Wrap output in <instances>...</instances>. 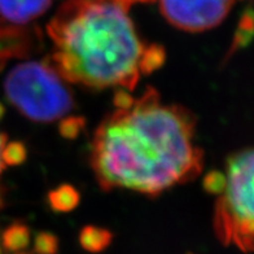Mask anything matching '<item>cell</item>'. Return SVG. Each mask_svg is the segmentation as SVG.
<instances>
[{"instance_id":"1","label":"cell","mask_w":254,"mask_h":254,"mask_svg":"<svg viewBox=\"0 0 254 254\" xmlns=\"http://www.w3.org/2000/svg\"><path fill=\"white\" fill-rule=\"evenodd\" d=\"M193 137V116L161 104L157 91L148 87L128 109L103 121L92 140L91 165L103 190L156 196L201 173L204 154Z\"/></svg>"},{"instance_id":"2","label":"cell","mask_w":254,"mask_h":254,"mask_svg":"<svg viewBox=\"0 0 254 254\" xmlns=\"http://www.w3.org/2000/svg\"><path fill=\"white\" fill-rule=\"evenodd\" d=\"M127 12L111 0L65 1L47 27L54 42L48 63L71 83L134 90L144 44Z\"/></svg>"},{"instance_id":"3","label":"cell","mask_w":254,"mask_h":254,"mask_svg":"<svg viewBox=\"0 0 254 254\" xmlns=\"http://www.w3.org/2000/svg\"><path fill=\"white\" fill-rule=\"evenodd\" d=\"M226 184L215 204L214 230L224 245L254 253V149L230 156Z\"/></svg>"},{"instance_id":"4","label":"cell","mask_w":254,"mask_h":254,"mask_svg":"<svg viewBox=\"0 0 254 254\" xmlns=\"http://www.w3.org/2000/svg\"><path fill=\"white\" fill-rule=\"evenodd\" d=\"M4 90L21 113L38 122H51L73 109L70 91L48 60L14 66L5 78Z\"/></svg>"},{"instance_id":"5","label":"cell","mask_w":254,"mask_h":254,"mask_svg":"<svg viewBox=\"0 0 254 254\" xmlns=\"http://www.w3.org/2000/svg\"><path fill=\"white\" fill-rule=\"evenodd\" d=\"M235 0H160L161 12L173 26L200 33L218 26Z\"/></svg>"},{"instance_id":"6","label":"cell","mask_w":254,"mask_h":254,"mask_svg":"<svg viewBox=\"0 0 254 254\" xmlns=\"http://www.w3.org/2000/svg\"><path fill=\"white\" fill-rule=\"evenodd\" d=\"M52 0H0V16L9 24L24 25L50 8Z\"/></svg>"},{"instance_id":"7","label":"cell","mask_w":254,"mask_h":254,"mask_svg":"<svg viewBox=\"0 0 254 254\" xmlns=\"http://www.w3.org/2000/svg\"><path fill=\"white\" fill-rule=\"evenodd\" d=\"M112 239L113 235L109 230L96 226H86L80 231L79 244L86 252L100 253L111 245Z\"/></svg>"},{"instance_id":"8","label":"cell","mask_w":254,"mask_h":254,"mask_svg":"<svg viewBox=\"0 0 254 254\" xmlns=\"http://www.w3.org/2000/svg\"><path fill=\"white\" fill-rule=\"evenodd\" d=\"M48 202L55 211L66 213L75 209L79 204V193L73 186L63 184L56 190H51L48 194Z\"/></svg>"},{"instance_id":"9","label":"cell","mask_w":254,"mask_h":254,"mask_svg":"<svg viewBox=\"0 0 254 254\" xmlns=\"http://www.w3.org/2000/svg\"><path fill=\"white\" fill-rule=\"evenodd\" d=\"M30 244V231L22 223H13L4 231L3 245L10 252H21Z\"/></svg>"},{"instance_id":"10","label":"cell","mask_w":254,"mask_h":254,"mask_svg":"<svg viewBox=\"0 0 254 254\" xmlns=\"http://www.w3.org/2000/svg\"><path fill=\"white\" fill-rule=\"evenodd\" d=\"M165 59H166V54L162 46L151 44L148 47H144L140 61H139V71L144 75L153 73L154 70H157L164 65Z\"/></svg>"},{"instance_id":"11","label":"cell","mask_w":254,"mask_h":254,"mask_svg":"<svg viewBox=\"0 0 254 254\" xmlns=\"http://www.w3.org/2000/svg\"><path fill=\"white\" fill-rule=\"evenodd\" d=\"M254 34V10L249 9L245 10L240 20L238 33L235 35L234 47L238 48L239 46L247 44Z\"/></svg>"},{"instance_id":"12","label":"cell","mask_w":254,"mask_h":254,"mask_svg":"<svg viewBox=\"0 0 254 254\" xmlns=\"http://www.w3.org/2000/svg\"><path fill=\"white\" fill-rule=\"evenodd\" d=\"M27 151L26 147L21 141H12V143L5 144V147L1 153L4 165H9V166H17L21 165L26 160Z\"/></svg>"},{"instance_id":"13","label":"cell","mask_w":254,"mask_h":254,"mask_svg":"<svg viewBox=\"0 0 254 254\" xmlns=\"http://www.w3.org/2000/svg\"><path fill=\"white\" fill-rule=\"evenodd\" d=\"M34 252L37 254H57L59 239L51 232H40L34 241Z\"/></svg>"},{"instance_id":"14","label":"cell","mask_w":254,"mask_h":254,"mask_svg":"<svg viewBox=\"0 0 254 254\" xmlns=\"http://www.w3.org/2000/svg\"><path fill=\"white\" fill-rule=\"evenodd\" d=\"M84 127V118L82 117H66L60 122L59 131L65 139H75Z\"/></svg>"},{"instance_id":"15","label":"cell","mask_w":254,"mask_h":254,"mask_svg":"<svg viewBox=\"0 0 254 254\" xmlns=\"http://www.w3.org/2000/svg\"><path fill=\"white\" fill-rule=\"evenodd\" d=\"M224 184H226L224 173H222V171H210L204 178L202 186H204V190L209 193L221 194L224 188Z\"/></svg>"},{"instance_id":"16","label":"cell","mask_w":254,"mask_h":254,"mask_svg":"<svg viewBox=\"0 0 254 254\" xmlns=\"http://www.w3.org/2000/svg\"><path fill=\"white\" fill-rule=\"evenodd\" d=\"M134 99L130 95V92H127L125 90H118L114 95V105L117 107V109H128V108L134 104Z\"/></svg>"},{"instance_id":"17","label":"cell","mask_w":254,"mask_h":254,"mask_svg":"<svg viewBox=\"0 0 254 254\" xmlns=\"http://www.w3.org/2000/svg\"><path fill=\"white\" fill-rule=\"evenodd\" d=\"M5 144H7V136L0 132V173H1L4 169V162L3 158H1V153H3V149L4 147H5Z\"/></svg>"},{"instance_id":"18","label":"cell","mask_w":254,"mask_h":254,"mask_svg":"<svg viewBox=\"0 0 254 254\" xmlns=\"http://www.w3.org/2000/svg\"><path fill=\"white\" fill-rule=\"evenodd\" d=\"M111 1H116V3L122 4V5L130 7V4L132 3H137V1H151V0H111Z\"/></svg>"},{"instance_id":"19","label":"cell","mask_w":254,"mask_h":254,"mask_svg":"<svg viewBox=\"0 0 254 254\" xmlns=\"http://www.w3.org/2000/svg\"><path fill=\"white\" fill-rule=\"evenodd\" d=\"M4 113H5V108H4L3 104L0 103V120H1V117L4 116Z\"/></svg>"}]
</instances>
